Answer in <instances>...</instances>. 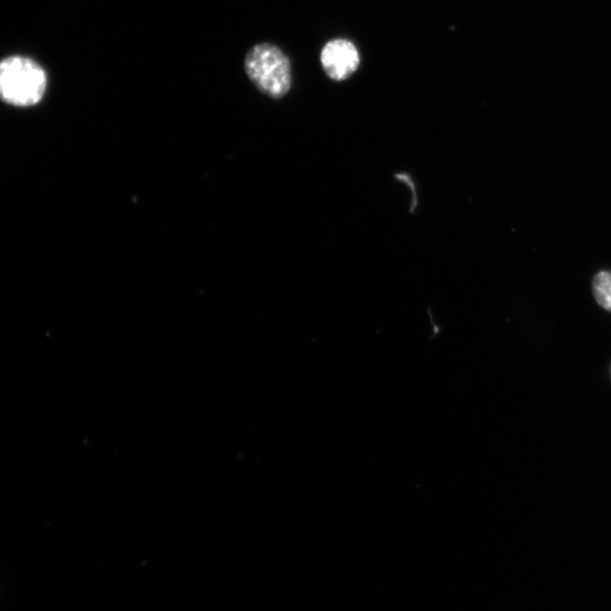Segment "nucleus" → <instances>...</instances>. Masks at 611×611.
Masks as SVG:
<instances>
[{"mask_svg": "<svg viewBox=\"0 0 611 611\" xmlns=\"http://www.w3.org/2000/svg\"><path fill=\"white\" fill-rule=\"evenodd\" d=\"M47 76L30 58L13 56L0 61V99L17 107H31L41 101Z\"/></svg>", "mask_w": 611, "mask_h": 611, "instance_id": "obj_1", "label": "nucleus"}, {"mask_svg": "<svg viewBox=\"0 0 611 611\" xmlns=\"http://www.w3.org/2000/svg\"><path fill=\"white\" fill-rule=\"evenodd\" d=\"M244 71L262 93L273 99L283 98L291 89L290 61L277 46L253 47L244 58Z\"/></svg>", "mask_w": 611, "mask_h": 611, "instance_id": "obj_2", "label": "nucleus"}, {"mask_svg": "<svg viewBox=\"0 0 611 611\" xmlns=\"http://www.w3.org/2000/svg\"><path fill=\"white\" fill-rule=\"evenodd\" d=\"M321 61L328 77L341 82L357 71L360 57L353 43L344 39H337L324 47Z\"/></svg>", "mask_w": 611, "mask_h": 611, "instance_id": "obj_3", "label": "nucleus"}, {"mask_svg": "<svg viewBox=\"0 0 611 611\" xmlns=\"http://www.w3.org/2000/svg\"><path fill=\"white\" fill-rule=\"evenodd\" d=\"M593 294L602 309L611 313V273L599 272L593 279Z\"/></svg>", "mask_w": 611, "mask_h": 611, "instance_id": "obj_4", "label": "nucleus"}]
</instances>
